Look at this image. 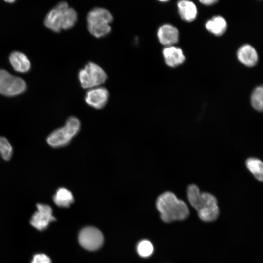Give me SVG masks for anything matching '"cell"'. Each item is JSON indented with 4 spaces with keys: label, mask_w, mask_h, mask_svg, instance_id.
<instances>
[{
    "label": "cell",
    "mask_w": 263,
    "mask_h": 263,
    "mask_svg": "<svg viewBox=\"0 0 263 263\" xmlns=\"http://www.w3.org/2000/svg\"><path fill=\"white\" fill-rule=\"evenodd\" d=\"M187 194L189 204L197 211L201 220L210 222L218 218L220 210L217 200L213 195L201 192L198 186L194 184L188 186Z\"/></svg>",
    "instance_id": "1"
},
{
    "label": "cell",
    "mask_w": 263,
    "mask_h": 263,
    "mask_svg": "<svg viewBox=\"0 0 263 263\" xmlns=\"http://www.w3.org/2000/svg\"><path fill=\"white\" fill-rule=\"evenodd\" d=\"M156 207L162 220L165 223L184 220L189 214L187 204L169 191L165 192L158 197Z\"/></svg>",
    "instance_id": "2"
},
{
    "label": "cell",
    "mask_w": 263,
    "mask_h": 263,
    "mask_svg": "<svg viewBox=\"0 0 263 263\" xmlns=\"http://www.w3.org/2000/svg\"><path fill=\"white\" fill-rule=\"evenodd\" d=\"M113 21L111 12L103 7H95L87 16V28L90 33L96 38H103L111 31L110 24Z\"/></svg>",
    "instance_id": "3"
},
{
    "label": "cell",
    "mask_w": 263,
    "mask_h": 263,
    "mask_svg": "<svg viewBox=\"0 0 263 263\" xmlns=\"http://www.w3.org/2000/svg\"><path fill=\"white\" fill-rule=\"evenodd\" d=\"M81 128L79 120L70 116L64 126L52 132L46 138L47 143L51 147L58 148L68 145L79 132Z\"/></svg>",
    "instance_id": "4"
},
{
    "label": "cell",
    "mask_w": 263,
    "mask_h": 263,
    "mask_svg": "<svg viewBox=\"0 0 263 263\" xmlns=\"http://www.w3.org/2000/svg\"><path fill=\"white\" fill-rule=\"evenodd\" d=\"M78 78L81 86L88 90L101 86L106 81L107 75L99 65L89 62L79 70Z\"/></svg>",
    "instance_id": "5"
},
{
    "label": "cell",
    "mask_w": 263,
    "mask_h": 263,
    "mask_svg": "<svg viewBox=\"0 0 263 263\" xmlns=\"http://www.w3.org/2000/svg\"><path fill=\"white\" fill-rule=\"evenodd\" d=\"M25 81L5 70L0 69V94L6 96H14L26 89Z\"/></svg>",
    "instance_id": "6"
},
{
    "label": "cell",
    "mask_w": 263,
    "mask_h": 263,
    "mask_svg": "<svg viewBox=\"0 0 263 263\" xmlns=\"http://www.w3.org/2000/svg\"><path fill=\"white\" fill-rule=\"evenodd\" d=\"M78 240L81 246L89 251L99 249L103 244L104 237L101 231L93 226L84 227L80 231Z\"/></svg>",
    "instance_id": "7"
},
{
    "label": "cell",
    "mask_w": 263,
    "mask_h": 263,
    "mask_svg": "<svg viewBox=\"0 0 263 263\" xmlns=\"http://www.w3.org/2000/svg\"><path fill=\"white\" fill-rule=\"evenodd\" d=\"M37 210L32 216L30 224L39 231L46 229L49 224L55 221L56 218L53 215L51 207L47 204L38 203L36 205Z\"/></svg>",
    "instance_id": "8"
},
{
    "label": "cell",
    "mask_w": 263,
    "mask_h": 263,
    "mask_svg": "<svg viewBox=\"0 0 263 263\" xmlns=\"http://www.w3.org/2000/svg\"><path fill=\"white\" fill-rule=\"evenodd\" d=\"M69 6L66 1L59 2L45 16L44 20L45 26L55 32H59L62 30L64 12Z\"/></svg>",
    "instance_id": "9"
},
{
    "label": "cell",
    "mask_w": 263,
    "mask_h": 263,
    "mask_svg": "<svg viewBox=\"0 0 263 263\" xmlns=\"http://www.w3.org/2000/svg\"><path fill=\"white\" fill-rule=\"evenodd\" d=\"M109 97L108 90L102 86L93 88L87 91L85 101L90 107L101 109L107 104Z\"/></svg>",
    "instance_id": "10"
},
{
    "label": "cell",
    "mask_w": 263,
    "mask_h": 263,
    "mask_svg": "<svg viewBox=\"0 0 263 263\" xmlns=\"http://www.w3.org/2000/svg\"><path fill=\"white\" fill-rule=\"evenodd\" d=\"M157 37L162 45L166 46H172L178 41L179 32L175 27L169 24H165L158 29Z\"/></svg>",
    "instance_id": "11"
},
{
    "label": "cell",
    "mask_w": 263,
    "mask_h": 263,
    "mask_svg": "<svg viewBox=\"0 0 263 263\" xmlns=\"http://www.w3.org/2000/svg\"><path fill=\"white\" fill-rule=\"evenodd\" d=\"M163 55L166 63L171 67L181 64L185 60L182 50L173 46L165 47L163 51Z\"/></svg>",
    "instance_id": "12"
},
{
    "label": "cell",
    "mask_w": 263,
    "mask_h": 263,
    "mask_svg": "<svg viewBox=\"0 0 263 263\" xmlns=\"http://www.w3.org/2000/svg\"><path fill=\"white\" fill-rule=\"evenodd\" d=\"M239 60L248 67L255 66L258 60V56L256 50L250 45L246 44L241 47L237 52Z\"/></svg>",
    "instance_id": "13"
},
{
    "label": "cell",
    "mask_w": 263,
    "mask_h": 263,
    "mask_svg": "<svg viewBox=\"0 0 263 263\" xmlns=\"http://www.w3.org/2000/svg\"><path fill=\"white\" fill-rule=\"evenodd\" d=\"M177 7L181 18L185 21L194 20L197 15V8L195 3L190 0H179Z\"/></svg>",
    "instance_id": "14"
},
{
    "label": "cell",
    "mask_w": 263,
    "mask_h": 263,
    "mask_svg": "<svg viewBox=\"0 0 263 263\" xmlns=\"http://www.w3.org/2000/svg\"><path fill=\"white\" fill-rule=\"evenodd\" d=\"M9 61L13 69L17 72L25 73L30 68V62L23 53L15 51L9 56Z\"/></svg>",
    "instance_id": "15"
},
{
    "label": "cell",
    "mask_w": 263,
    "mask_h": 263,
    "mask_svg": "<svg viewBox=\"0 0 263 263\" xmlns=\"http://www.w3.org/2000/svg\"><path fill=\"white\" fill-rule=\"evenodd\" d=\"M53 200L58 207L68 208L74 203V197L71 191L61 187L57 189L53 196Z\"/></svg>",
    "instance_id": "16"
},
{
    "label": "cell",
    "mask_w": 263,
    "mask_h": 263,
    "mask_svg": "<svg viewBox=\"0 0 263 263\" xmlns=\"http://www.w3.org/2000/svg\"><path fill=\"white\" fill-rule=\"evenodd\" d=\"M206 28L211 33L215 36H220L225 31L227 23L223 17L216 16L206 22Z\"/></svg>",
    "instance_id": "17"
},
{
    "label": "cell",
    "mask_w": 263,
    "mask_h": 263,
    "mask_svg": "<svg viewBox=\"0 0 263 263\" xmlns=\"http://www.w3.org/2000/svg\"><path fill=\"white\" fill-rule=\"evenodd\" d=\"M248 169L258 181L262 182L263 178V165L259 159L249 158L245 162Z\"/></svg>",
    "instance_id": "18"
},
{
    "label": "cell",
    "mask_w": 263,
    "mask_h": 263,
    "mask_svg": "<svg viewBox=\"0 0 263 263\" xmlns=\"http://www.w3.org/2000/svg\"><path fill=\"white\" fill-rule=\"evenodd\" d=\"M13 154V149L7 139L0 136V155L6 161L11 159Z\"/></svg>",
    "instance_id": "19"
},
{
    "label": "cell",
    "mask_w": 263,
    "mask_h": 263,
    "mask_svg": "<svg viewBox=\"0 0 263 263\" xmlns=\"http://www.w3.org/2000/svg\"><path fill=\"white\" fill-rule=\"evenodd\" d=\"M263 89L262 86L257 87L253 92L251 101L253 107L258 111H262L263 108Z\"/></svg>",
    "instance_id": "20"
},
{
    "label": "cell",
    "mask_w": 263,
    "mask_h": 263,
    "mask_svg": "<svg viewBox=\"0 0 263 263\" xmlns=\"http://www.w3.org/2000/svg\"><path fill=\"white\" fill-rule=\"evenodd\" d=\"M153 246L151 242L147 240H142L137 245L138 255L143 258L150 256L153 252Z\"/></svg>",
    "instance_id": "21"
},
{
    "label": "cell",
    "mask_w": 263,
    "mask_h": 263,
    "mask_svg": "<svg viewBox=\"0 0 263 263\" xmlns=\"http://www.w3.org/2000/svg\"><path fill=\"white\" fill-rule=\"evenodd\" d=\"M31 263H52V261L47 255L38 253L33 256Z\"/></svg>",
    "instance_id": "22"
},
{
    "label": "cell",
    "mask_w": 263,
    "mask_h": 263,
    "mask_svg": "<svg viewBox=\"0 0 263 263\" xmlns=\"http://www.w3.org/2000/svg\"><path fill=\"white\" fill-rule=\"evenodd\" d=\"M201 3L204 5H210L216 3L218 0H199Z\"/></svg>",
    "instance_id": "23"
},
{
    "label": "cell",
    "mask_w": 263,
    "mask_h": 263,
    "mask_svg": "<svg viewBox=\"0 0 263 263\" xmlns=\"http://www.w3.org/2000/svg\"><path fill=\"white\" fill-rule=\"evenodd\" d=\"M5 2H8V3H13L16 0H4Z\"/></svg>",
    "instance_id": "24"
},
{
    "label": "cell",
    "mask_w": 263,
    "mask_h": 263,
    "mask_svg": "<svg viewBox=\"0 0 263 263\" xmlns=\"http://www.w3.org/2000/svg\"><path fill=\"white\" fill-rule=\"evenodd\" d=\"M158 0L162 2H166V1H168L169 0Z\"/></svg>",
    "instance_id": "25"
}]
</instances>
